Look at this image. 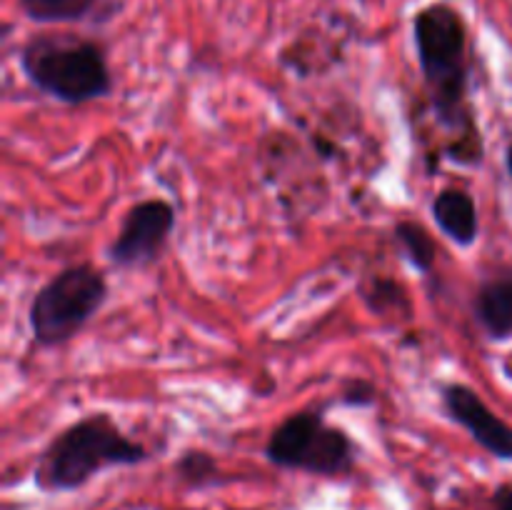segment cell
Segmentation results:
<instances>
[{
  "mask_svg": "<svg viewBox=\"0 0 512 510\" xmlns=\"http://www.w3.org/2000/svg\"><path fill=\"white\" fill-rule=\"evenodd\" d=\"M175 473L185 485H193V488L218 483V463L205 450H185L175 463Z\"/></svg>",
  "mask_w": 512,
  "mask_h": 510,
  "instance_id": "4fadbf2b",
  "label": "cell"
},
{
  "mask_svg": "<svg viewBox=\"0 0 512 510\" xmlns=\"http://www.w3.org/2000/svg\"><path fill=\"white\" fill-rule=\"evenodd\" d=\"M395 240L403 248L405 258L420 273H430L435 268V260H438V245H435L433 235L428 233V228L415 220H400L393 228Z\"/></svg>",
  "mask_w": 512,
  "mask_h": 510,
  "instance_id": "7c38bea8",
  "label": "cell"
},
{
  "mask_svg": "<svg viewBox=\"0 0 512 510\" xmlns=\"http://www.w3.org/2000/svg\"><path fill=\"white\" fill-rule=\"evenodd\" d=\"M265 458L278 468L330 478L355 468V443L343 428L330 425L320 410H300L270 433Z\"/></svg>",
  "mask_w": 512,
  "mask_h": 510,
  "instance_id": "5b68a950",
  "label": "cell"
},
{
  "mask_svg": "<svg viewBox=\"0 0 512 510\" xmlns=\"http://www.w3.org/2000/svg\"><path fill=\"white\" fill-rule=\"evenodd\" d=\"M495 510H512V485H500L493 493Z\"/></svg>",
  "mask_w": 512,
  "mask_h": 510,
  "instance_id": "9a60e30c",
  "label": "cell"
},
{
  "mask_svg": "<svg viewBox=\"0 0 512 510\" xmlns=\"http://www.w3.org/2000/svg\"><path fill=\"white\" fill-rule=\"evenodd\" d=\"M445 415L473 435L475 443L500 460H512V425L505 423L470 385L448 383L440 390Z\"/></svg>",
  "mask_w": 512,
  "mask_h": 510,
  "instance_id": "52a82bcc",
  "label": "cell"
},
{
  "mask_svg": "<svg viewBox=\"0 0 512 510\" xmlns=\"http://www.w3.org/2000/svg\"><path fill=\"white\" fill-rule=\"evenodd\" d=\"M413 43L435 118L455 133L445 155L453 163L473 168L483 160V138L470 108L468 20L445 0L423 5L413 15Z\"/></svg>",
  "mask_w": 512,
  "mask_h": 510,
  "instance_id": "6da1fadb",
  "label": "cell"
},
{
  "mask_svg": "<svg viewBox=\"0 0 512 510\" xmlns=\"http://www.w3.org/2000/svg\"><path fill=\"white\" fill-rule=\"evenodd\" d=\"M313 143H315V150H318V155H323V158H333V155H335V145L330 143V140L315 138Z\"/></svg>",
  "mask_w": 512,
  "mask_h": 510,
  "instance_id": "2e32d148",
  "label": "cell"
},
{
  "mask_svg": "<svg viewBox=\"0 0 512 510\" xmlns=\"http://www.w3.org/2000/svg\"><path fill=\"white\" fill-rule=\"evenodd\" d=\"M20 70L35 90L65 105H85L113 93L105 48L75 33L30 35L20 48Z\"/></svg>",
  "mask_w": 512,
  "mask_h": 510,
  "instance_id": "7a4b0ae2",
  "label": "cell"
},
{
  "mask_svg": "<svg viewBox=\"0 0 512 510\" xmlns=\"http://www.w3.org/2000/svg\"><path fill=\"white\" fill-rule=\"evenodd\" d=\"M505 168H508V173L512 178V143L508 145V150H505Z\"/></svg>",
  "mask_w": 512,
  "mask_h": 510,
  "instance_id": "e0dca14e",
  "label": "cell"
},
{
  "mask_svg": "<svg viewBox=\"0 0 512 510\" xmlns=\"http://www.w3.org/2000/svg\"><path fill=\"white\" fill-rule=\"evenodd\" d=\"M340 403L348 408H370L378 403V388L365 378H348L340 388Z\"/></svg>",
  "mask_w": 512,
  "mask_h": 510,
  "instance_id": "5bb4252c",
  "label": "cell"
},
{
  "mask_svg": "<svg viewBox=\"0 0 512 510\" xmlns=\"http://www.w3.org/2000/svg\"><path fill=\"white\" fill-rule=\"evenodd\" d=\"M435 225L443 230L445 238L450 243L460 245V248H470L475 245L480 233L478 220V205H475L473 195L463 188H443L433 198L430 205Z\"/></svg>",
  "mask_w": 512,
  "mask_h": 510,
  "instance_id": "9c48e42d",
  "label": "cell"
},
{
  "mask_svg": "<svg viewBox=\"0 0 512 510\" xmlns=\"http://www.w3.org/2000/svg\"><path fill=\"white\" fill-rule=\"evenodd\" d=\"M360 298H363L365 308L378 318H390V315L410 318V313H413V303H410L405 285L390 275H373V278L365 280L360 285Z\"/></svg>",
  "mask_w": 512,
  "mask_h": 510,
  "instance_id": "8fae6325",
  "label": "cell"
},
{
  "mask_svg": "<svg viewBox=\"0 0 512 510\" xmlns=\"http://www.w3.org/2000/svg\"><path fill=\"white\" fill-rule=\"evenodd\" d=\"M108 298V278L88 263L58 270L38 293L28 310L35 343L58 348L73 340Z\"/></svg>",
  "mask_w": 512,
  "mask_h": 510,
  "instance_id": "277c9868",
  "label": "cell"
},
{
  "mask_svg": "<svg viewBox=\"0 0 512 510\" xmlns=\"http://www.w3.org/2000/svg\"><path fill=\"white\" fill-rule=\"evenodd\" d=\"M148 450L128 438L110 413H90L60 430L40 453L35 483L45 490H78L100 470L138 465Z\"/></svg>",
  "mask_w": 512,
  "mask_h": 510,
  "instance_id": "3957f363",
  "label": "cell"
},
{
  "mask_svg": "<svg viewBox=\"0 0 512 510\" xmlns=\"http://www.w3.org/2000/svg\"><path fill=\"white\" fill-rule=\"evenodd\" d=\"M173 230L175 208L168 200H140L123 215L118 235L108 245L110 263L118 268H148L160 258Z\"/></svg>",
  "mask_w": 512,
  "mask_h": 510,
  "instance_id": "8992f818",
  "label": "cell"
},
{
  "mask_svg": "<svg viewBox=\"0 0 512 510\" xmlns=\"http://www.w3.org/2000/svg\"><path fill=\"white\" fill-rule=\"evenodd\" d=\"M475 323L490 340L512 338V278H493L473 298Z\"/></svg>",
  "mask_w": 512,
  "mask_h": 510,
  "instance_id": "30bf717a",
  "label": "cell"
},
{
  "mask_svg": "<svg viewBox=\"0 0 512 510\" xmlns=\"http://www.w3.org/2000/svg\"><path fill=\"white\" fill-rule=\"evenodd\" d=\"M18 10L38 25H100L118 13L120 0H18Z\"/></svg>",
  "mask_w": 512,
  "mask_h": 510,
  "instance_id": "ba28073f",
  "label": "cell"
}]
</instances>
